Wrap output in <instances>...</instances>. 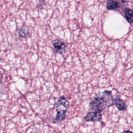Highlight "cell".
Instances as JSON below:
<instances>
[{"instance_id": "6da1fadb", "label": "cell", "mask_w": 133, "mask_h": 133, "mask_svg": "<svg viewBox=\"0 0 133 133\" xmlns=\"http://www.w3.org/2000/svg\"><path fill=\"white\" fill-rule=\"evenodd\" d=\"M114 99L111 96V91H104L94 97L90 102L88 111L85 120L86 122H96L102 119V111L106 106L113 105Z\"/></svg>"}, {"instance_id": "8992f818", "label": "cell", "mask_w": 133, "mask_h": 133, "mask_svg": "<svg viewBox=\"0 0 133 133\" xmlns=\"http://www.w3.org/2000/svg\"><path fill=\"white\" fill-rule=\"evenodd\" d=\"M106 7L108 10H116L119 7V4L115 1H109L107 3Z\"/></svg>"}, {"instance_id": "ba28073f", "label": "cell", "mask_w": 133, "mask_h": 133, "mask_svg": "<svg viewBox=\"0 0 133 133\" xmlns=\"http://www.w3.org/2000/svg\"><path fill=\"white\" fill-rule=\"evenodd\" d=\"M122 133H133L132 131H130V130H124Z\"/></svg>"}, {"instance_id": "7a4b0ae2", "label": "cell", "mask_w": 133, "mask_h": 133, "mask_svg": "<svg viewBox=\"0 0 133 133\" xmlns=\"http://www.w3.org/2000/svg\"><path fill=\"white\" fill-rule=\"evenodd\" d=\"M69 107V102L64 97H60L57 102L55 104L57 114L55 119L57 121H62L64 119Z\"/></svg>"}, {"instance_id": "5b68a950", "label": "cell", "mask_w": 133, "mask_h": 133, "mask_svg": "<svg viewBox=\"0 0 133 133\" xmlns=\"http://www.w3.org/2000/svg\"><path fill=\"white\" fill-rule=\"evenodd\" d=\"M124 14L128 22L132 23L133 22V10L128 8H126L124 9Z\"/></svg>"}, {"instance_id": "3957f363", "label": "cell", "mask_w": 133, "mask_h": 133, "mask_svg": "<svg viewBox=\"0 0 133 133\" xmlns=\"http://www.w3.org/2000/svg\"><path fill=\"white\" fill-rule=\"evenodd\" d=\"M52 44L56 52L61 54L64 52L66 46L62 41L59 39H54L52 42Z\"/></svg>"}, {"instance_id": "52a82bcc", "label": "cell", "mask_w": 133, "mask_h": 133, "mask_svg": "<svg viewBox=\"0 0 133 133\" xmlns=\"http://www.w3.org/2000/svg\"><path fill=\"white\" fill-rule=\"evenodd\" d=\"M29 34V31L28 29H26L25 26H22L19 31V35L20 36L24 37Z\"/></svg>"}, {"instance_id": "277c9868", "label": "cell", "mask_w": 133, "mask_h": 133, "mask_svg": "<svg viewBox=\"0 0 133 133\" xmlns=\"http://www.w3.org/2000/svg\"><path fill=\"white\" fill-rule=\"evenodd\" d=\"M114 103L119 111H123L126 108V105L124 102L118 98H116L114 99Z\"/></svg>"}]
</instances>
